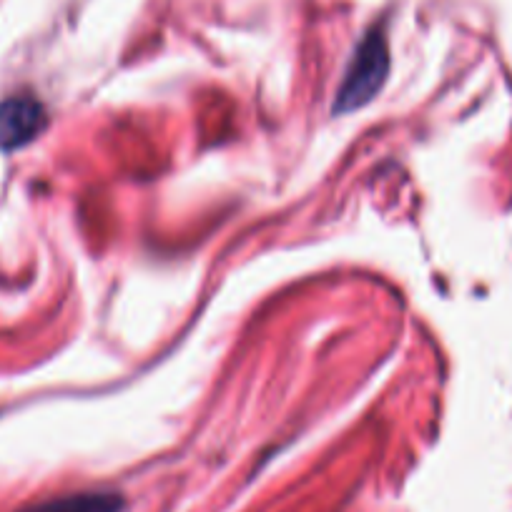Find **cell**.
Segmentation results:
<instances>
[{
  "label": "cell",
  "instance_id": "6da1fadb",
  "mask_svg": "<svg viewBox=\"0 0 512 512\" xmlns=\"http://www.w3.org/2000/svg\"><path fill=\"white\" fill-rule=\"evenodd\" d=\"M390 73V48L387 38L379 31H372L354 51L347 71H344L342 86L334 98V113H349L367 106L379 91Z\"/></svg>",
  "mask_w": 512,
  "mask_h": 512
},
{
  "label": "cell",
  "instance_id": "7a4b0ae2",
  "mask_svg": "<svg viewBox=\"0 0 512 512\" xmlns=\"http://www.w3.org/2000/svg\"><path fill=\"white\" fill-rule=\"evenodd\" d=\"M48 126L43 103L33 96H11L0 103V151H16L36 141Z\"/></svg>",
  "mask_w": 512,
  "mask_h": 512
},
{
  "label": "cell",
  "instance_id": "3957f363",
  "mask_svg": "<svg viewBox=\"0 0 512 512\" xmlns=\"http://www.w3.org/2000/svg\"><path fill=\"white\" fill-rule=\"evenodd\" d=\"M21 512H123V497L111 490H88L76 495L53 497Z\"/></svg>",
  "mask_w": 512,
  "mask_h": 512
}]
</instances>
